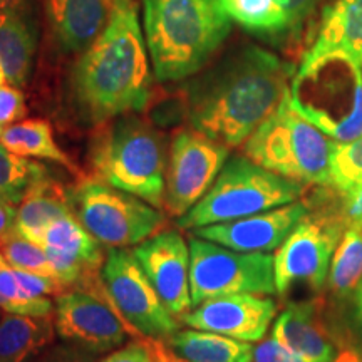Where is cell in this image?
<instances>
[{
  "instance_id": "6da1fadb",
  "label": "cell",
  "mask_w": 362,
  "mask_h": 362,
  "mask_svg": "<svg viewBox=\"0 0 362 362\" xmlns=\"http://www.w3.org/2000/svg\"><path fill=\"white\" fill-rule=\"evenodd\" d=\"M293 74L292 64L259 45L235 47L185 88L189 126L228 148L242 146L280 106Z\"/></svg>"
},
{
  "instance_id": "7a4b0ae2",
  "label": "cell",
  "mask_w": 362,
  "mask_h": 362,
  "mask_svg": "<svg viewBox=\"0 0 362 362\" xmlns=\"http://www.w3.org/2000/svg\"><path fill=\"white\" fill-rule=\"evenodd\" d=\"M151 69L136 0H111L103 30L72 66L69 98L79 119L99 126L146 110Z\"/></svg>"
},
{
  "instance_id": "3957f363",
  "label": "cell",
  "mask_w": 362,
  "mask_h": 362,
  "mask_svg": "<svg viewBox=\"0 0 362 362\" xmlns=\"http://www.w3.org/2000/svg\"><path fill=\"white\" fill-rule=\"evenodd\" d=\"M144 40L160 83L198 74L232 30L220 0H143Z\"/></svg>"
},
{
  "instance_id": "277c9868",
  "label": "cell",
  "mask_w": 362,
  "mask_h": 362,
  "mask_svg": "<svg viewBox=\"0 0 362 362\" xmlns=\"http://www.w3.org/2000/svg\"><path fill=\"white\" fill-rule=\"evenodd\" d=\"M88 163L89 176L163 210L166 141L146 119L129 112L99 124L90 138Z\"/></svg>"
},
{
  "instance_id": "5b68a950",
  "label": "cell",
  "mask_w": 362,
  "mask_h": 362,
  "mask_svg": "<svg viewBox=\"0 0 362 362\" xmlns=\"http://www.w3.org/2000/svg\"><path fill=\"white\" fill-rule=\"evenodd\" d=\"M288 99L298 115L337 143L362 133V69L347 52L302 57Z\"/></svg>"
},
{
  "instance_id": "8992f818",
  "label": "cell",
  "mask_w": 362,
  "mask_h": 362,
  "mask_svg": "<svg viewBox=\"0 0 362 362\" xmlns=\"http://www.w3.org/2000/svg\"><path fill=\"white\" fill-rule=\"evenodd\" d=\"M336 144V139L293 110L287 94L243 143V155L272 173L320 188L330 185V158Z\"/></svg>"
},
{
  "instance_id": "52a82bcc",
  "label": "cell",
  "mask_w": 362,
  "mask_h": 362,
  "mask_svg": "<svg viewBox=\"0 0 362 362\" xmlns=\"http://www.w3.org/2000/svg\"><path fill=\"white\" fill-rule=\"evenodd\" d=\"M307 185L262 168L250 158H228L208 193L176 220L181 230L221 223L269 211L305 197Z\"/></svg>"
},
{
  "instance_id": "ba28073f",
  "label": "cell",
  "mask_w": 362,
  "mask_h": 362,
  "mask_svg": "<svg viewBox=\"0 0 362 362\" xmlns=\"http://www.w3.org/2000/svg\"><path fill=\"white\" fill-rule=\"evenodd\" d=\"M309 211L293 226L274 255L277 296L284 297L293 285L304 282L322 292L334 252L347 230L341 197L329 187L309 198Z\"/></svg>"
},
{
  "instance_id": "9c48e42d",
  "label": "cell",
  "mask_w": 362,
  "mask_h": 362,
  "mask_svg": "<svg viewBox=\"0 0 362 362\" xmlns=\"http://www.w3.org/2000/svg\"><path fill=\"white\" fill-rule=\"evenodd\" d=\"M72 214L104 248H128L168 226V215L141 198L93 176L69 187Z\"/></svg>"
},
{
  "instance_id": "30bf717a",
  "label": "cell",
  "mask_w": 362,
  "mask_h": 362,
  "mask_svg": "<svg viewBox=\"0 0 362 362\" xmlns=\"http://www.w3.org/2000/svg\"><path fill=\"white\" fill-rule=\"evenodd\" d=\"M189 292L197 307L215 297L235 293L274 296V255L237 252L197 235L188 237Z\"/></svg>"
},
{
  "instance_id": "8fae6325",
  "label": "cell",
  "mask_w": 362,
  "mask_h": 362,
  "mask_svg": "<svg viewBox=\"0 0 362 362\" xmlns=\"http://www.w3.org/2000/svg\"><path fill=\"white\" fill-rule=\"evenodd\" d=\"M103 280L112 307L141 337L166 341L180 330V320L163 304L133 250L110 248Z\"/></svg>"
},
{
  "instance_id": "7c38bea8",
  "label": "cell",
  "mask_w": 362,
  "mask_h": 362,
  "mask_svg": "<svg viewBox=\"0 0 362 362\" xmlns=\"http://www.w3.org/2000/svg\"><path fill=\"white\" fill-rule=\"evenodd\" d=\"M228 149L193 128L180 129L171 139L163 211L175 220L187 215L215 183Z\"/></svg>"
},
{
  "instance_id": "4fadbf2b",
  "label": "cell",
  "mask_w": 362,
  "mask_h": 362,
  "mask_svg": "<svg viewBox=\"0 0 362 362\" xmlns=\"http://www.w3.org/2000/svg\"><path fill=\"white\" fill-rule=\"evenodd\" d=\"M272 337L310 362H361L324 297L288 302L275 319Z\"/></svg>"
},
{
  "instance_id": "5bb4252c",
  "label": "cell",
  "mask_w": 362,
  "mask_h": 362,
  "mask_svg": "<svg viewBox=\"0 0 362 362\" xmlns=\"http://www.w3.org/2000/svg\"><path fill=\"white\" fill-rule=\"evenodd\" d=\"M54 324L57 336L94 354L111 352L124 346L126 339L141 337L124 322L110 297L71 287L54 302Z\"/></svg>"
},
{
  "instance_id": "9a60e30c",
  "label": "cell",
  "mask_w": 362,
  "mask_h": 362,
  "mask_svg": "<svg viewBox=\"0 0 362 362\" xmlns=\"http://www.w3.org/2000/svg\"><path fill=\"white\" fill-rule=\"evenodd\" d=\"M133 253L171 315L180 320L193 309L189 292V245L183 235L176 230H163L133 247Z\"/></svg>"
},
{
  "instance_id": "2e32d148",
  "label": "cell",
  "mask_w": 362,
  "mask_h": 362,
  "mask_svg": "<svg viewBox=\"0 0 362 362\" xmlns=\"http://www.w3.org/2000/svg\"><path fill=\"white\" fill-rule=\"evenodd\" d=\"M274 298L259 293L215 297L193 307L180 319L192 329L208 330L245 342H260L277 317Z\"/></svg>"
},
{
  "instance_id": "e0dca14e",
  "label": "cell",
  "mask_w": 362,
  "mask_h": 362,
  "mask_svg": "<svg viewBox=\"0 0 362 362\" xmlns=\"http://www.w3.org/2000/svg\"><path fill=\"white\" fill-rule=\"evenodd\" d=\"M309 208V198L304 197L262 214L200 226L193 230V235L237 252L269 253L282 245Z\"/></svg>"
},
{
  "instance_id": "ac0fdd59",
  "label": "cell",
  "mask_w": 362,
  "mask_h": 362,
  "mask_svg": "<svg viewBox=\"0 0 362 362\" xmlns=\"http://www.w3.org/2000/svg\"><path fill=\"white\" fill-rule=\"evenodd\" d=\"M111 0H45L54 39L64 52H83L98 37Z\"/></svg>"
},
{
  "instance_id": "d6986e66",
  "label": "cell",
  "mask_w": 362,
  "mask_h": 362,
  "mask_svg": "<svg viewBox=\"0 0 362 362\" xmlns=\"http://www.w3.org/2000/svg\"><path fill=\"white\" fill-rule=\"evenodd\" d=\"M37 39L27 13L13 2L0 8V67L8 84L24 88L33 72Z\"/></svg>"
},
{
  "instance_id": "ffe728a7",
  "label": "cell",
  "mask_w": 362,
  "mask_h": 362,
  "mask_svg": "<svg viewBox=\"0 0 362 362\" xmlns=\"http://www.w3.org/2000/svg\"><path fill=\"white\" fill-rule=\"evenodd\" d=\"M72 214L69 188L45 173L34 181L17 206L16 226L22 237L39 243L54 220Z\"/></svg>"
},
{
  "instance_id": "44dd1931",
  "label": "cell",
  "mask_w": 362,
  "mask_h": 362,
  "mask_svg": "<svg viewBox=\"0 0 362 362\" xmlns=\"http://www.w3.org/2000/svg\"><path fill=\"white\" fill-rule=\"evenodd\" d=\"M344 51L362 69V0H334L325 6L317 37L302 57Z\"/></svg>"
},
{
  "instance_id": "7402d4cb",
  "label": "cell",
  "mask_w": 362,
  "mask_h": 362,
  "mask_svg": "<svg viewBox=\"0 0 362 362\" xmlns=\"http://www.w3.org/2000/svg\"><path fill=\"white\" fill-rule=\"evenodd\" d=\"M54 314L0 315V362H34L56 339Z\"/></svg>"
},
{
  "instance_id": "603a6c76",
  "label": "cell",
  "mask_w": 362,
  "mask_h": 362,
  "mask_svg": "<svg viewBox=\"0 0 362 362\" xmlns=\"http://www.w3.org/2000/svg\"><path fill=\"white\" fill-rule=\"evenodd\" d=\"M362 287V230L347 228L334 252L324 298L339 314H346Z\"/></svg>"
},
{
  "instance_id": "cb8c5ba5",
  "label": "cell",
  "mask_w": 362,
  "mask_h": 362,
  "mask_svg": "<svg viewBox=\"0 0 362 362\" xmlns=\"http://www.w3.org/2000/svg\"><path fill=\"white\" fill-rule=\"evenodd\" d=\"M166 346L185 362H253L252 342L221 336L208 330H176Z\"/></svg>"
},
{
  "instance_id": "d4e9b609",
  "label": "cell",
  "mask_w": 362,
  "mask_h": 362,
  "mask_svg": "<svg viewBox=\"0 0 362 362\" xmlns=\"http://www.w3.org/2000/svg\"><path fill=\"white\" fill-rule=\"evenodd\" d=\"M0 144L6 146L8 151L25 158H35V160H47L56 165L64 166L71 171L76 178H84L83 171L72 158L59 146L54 138L52 126L49 121L34 117V119H24L19 123L6 126L0 136Z\"/></svg>"
},
{
  "instance_id": "484cf974",
  "label": "cell",
  "mask_w": 362,
  "mask_h": 362,
  "mask_svg": "<svg viewBox=\"0 0 362 362\" xmlns=\"http://www.w3.org/2000/svg\"><path fill=\"white\" fill-rule=\"evenodd\" d=\"M288 0H220L230 21L257 37L270 42H291L288 33Z\"/></svg>"
},
{
  "instance_id": "4316f807",
  "label": "cell",
  "mask_w": 362,
  "mask_h": 362,
  "mask_svg": "<svg viewBox=\"0 0 362 362\" xmlns=\"http://www.w3.org/2000/svg\"><path fill=\"white\" fill-rule=\"evenodd\" d=\"M40 245L56 248L59 252L76 257L93 269L103 270L106 260L104 247L84 228L74 214L54 220L45 230Z\"/></svg>"
},
{
  "instance_id": "83f0119b",
  "label": "cell",
  "mask_w": 362,
  "mask_h": 362,
  "mask_svg": "<svg viewBox=\"0 0 362 362\" xmlns=\"http://www.w3.org/2000/svg\"><path fill=\"white\" fill-rule=\"evenodd\" d=\"M44 163L8 151L0 144V198L19 206L27 188L47 173Z\"/></svg>"
},
{
  "instance_id": "f1b7e54d",
  "label": "cell",
  "mask_w": 362,
  "mask_h": 362,
  "mask_svg": "<svg viewBox=\"0 0 362 362\" xmlns=\"http://www.w3.org/2000/svg\"><path fill=\"white\" fill-rule=\"evenodd\" d=\"M362 187V133L346 143H337L330 158V185L339 197L349 198Z\"/></svg>"
},
{
  "instance_id": "f546056e",
  "label": "cell",
  "mask_w": 362,
  "mask_h": 362,
  "mask_svg": "<svg viewBox=\"0 0 362 362\" xmlns=\"http://www.w3.org/2000/svg\"><path fill=\"white\" fill-rule=\"evenodd\" d=\"M0 253L13 269L57 279L56 270H54L44 247L33 242V240L22 237L16 228H12L6 237L0 238Z\"/></svg>"
},
{
  "instance_id": "4dcf8cb0",
  "label": "cell",
  "mask_w": 362,
  "mask_h": 362,
  "mask_svg": "<svg viewBox=\"0 0 362 362\" xmlns=\"http://www.w3.org/2000/svg\"><path fill=\"white\" fill-rule=\"evenodd\" d=\"M99 362H163L158 352V339L138 337L111 351Z\"/></svg>"
},
{
  "instance_id": "1f68e13d",
  "label": "cell",
  "mask_w": 362,
  "mask_h": 362,
  "mask_svg": "<svg viewBox=\"0 0 362 362\" xmlns=\"http://www.w3.org/2000/svg\"><path fill=\"white\" fill-rule=\"evenodd\" d=\"M27 115L25 98L21 88L12 84H0V128L19 123Z\"/></svg>"
},
{
  "instance_id": "d6a6232c",
  "label": "cell",
  "mask_w": 362,
  "mask_h": 362,
  "mask_svg": "<svg viewBox=\"0 0 362 362\" xmlns=\"http://www.w3.org/2000/svg\"><path fill=\"white\" fill-rule=\"evenodd\" d=\"M17 277H19L22 287L27 292L33 293L34 297H54L61 296L62 292H66L67 288H71V285H67L62 280L56 277H49V275L42 274H34V272L19 270L16 269Z\"/></svg>"
},
{
  "instance_id": "836d02e7",
  "label": "cell",
  "mask_w": 362,
  "mask_h": 362,
  "mask_svg": "<svg viewBox=\"0 0 362 362\" xmlns=\"http://www.w3.org/2000/svg\"><path fill=\"white\" fill-rule=\"evenodd\" d=\"M98 356L76 344L64 342L47 347L34 362H99Z\"/></svg>"
},
{
  "instance_id": "e575fe53",
  "label": "cell",
  "mask_w": 362,
  "mask_h": 362,
  "mask_svg": "<svg viewBox=\"0 0 362 362\" xmlns=\"http://www.w3.org/2000/svg\"><path fill=\"white\" fill-rule=\"evenodd\" d=\"M324 0H288L287 16H288V33H291V42L300 35L304 25L309 22L314 13L319 11Z\"/></svg>"
},
{
  "instance_id": "d590c367",
  "label": "cell",
  "mask_w": 362,
  "mask_h": 362,
  "mask_svg": "<svg viewBox=\"0 0 362 362\" xmlns=\"http://www.w3.org/2000/svg\"><path fill=\"white\" fill-rule=\"evenodd\" d=\"M253 362H310L296 352L284 347L277 339L269 337L260 341L253 349Z\"/></svg>"
},
{
  "instance_id": "8d00e7d4",
  "label": "cell",
  "mask_w": 362,
  "mask_h": 362,
  "mask_svg": "<svg viewBox=\"0 0 362 362\" xmlns=\"http://www.w3.org/2000/svg\"><path fill=\"white\" fill-rule=\"evenodd\" d=\"M339 317H341L344 336H346L347 344H349L352 352L362 362V312L347 309L346 314H339Z\"/></svg>"
},
{
  "instance_id": "74e56055",
  "label": "cell",
  "mask_w": 362,
  "mask_h": 362,
  "mask_svg": "<svg viewBox=\"0 0 362 362\" xmlns=\"http://www.w3.org/2000/svg\"><path fill=\"white\" fill-rule=\"evenodd\" d=\"M342 211L347 228L362 230V187L354 194H351L349 198H344Z\"/></svg>"
},
{
  "instance_id": "f35d334b",
  "label": "cell",
  "mask_w": 362,
  "mask_h": 362,
  "mask_svg": "<svg viewBox=\"0 0 362 362\" xmlns=\"http://www.w3.org/2000/svg\"><path fill=\"white\" fill-rule=\"evenodd\" d=\"M17 205L8 203L0 198V238L6 237L11 230L16 226Z\"/></svg>"
},
{
  "instance_id": "ab89813d",
  "label": "cell",
  "mask_w": 362,
  "mask_h": 362,
  "mask_svg": "<svg viewBox=\"0 0 362 362\" xmlns=\"http://www.w3.org/2000/svg\"><path fill=\"white\" fill-rule=\"evenodd\" d=\"M158 352H160L163 362H185L183 359H180V357L176 356L161 339H158Z\"/></svg>"
},
{
  "instance_id": "60d3db41",
  "label": "cell",
  "mask_w": 362,
  "mask_h": 362,
  "mask_svg": "<svg viewBox=\"0 0 362 362\" xmlns=\"http://www.w3.org/2000/svg\"><path fill=\"white\" fill-rule=\"evenodd\" d=\"M351 309L356 312H362V287H361V291L357 292V296L354 298V304H352Z\"/></svg>"
},
{
  "instance_id": "b9f144b4",
  "label": "cell",
  "mask_w": 362,
  "mask_h": 362,
  "mask_svg": "<svg viewBox=\"0 0 362 362\" xmlns=\"http://www.w3.org/2000/svg\"><path fill=\"white\" fill-rule=\"evenodd\" d=\"M11 4H12V0H0V8L11 6Z\"/></svg>"
},
{
  "instance_id": "7bdbcfd3",
  "label": "cell",
  "mask_w": 362,
  "mask_h": 362,
  "mask_svg": "<svg viewBox=\"0 0 362 362\" xmlns=\"http://www.w3.org/2000/svg\"><path fill=\"white\" fill-rule=\"evenodd\" d=\"M2 131H4V128H0V136H2Z\"/></svg>"
},
{
  "instance_id": "ee69618b",
  "label": "cell",
  "mask_w": 362,
  "mask_h": 362,
  "mask_svg": "<svg viewBox=\"0 0 362 362\" xmlns=\"http://www.w3.org/2000/svg\"><path fill=\"white\" fill-rule=\"evenodd\" d=\"M0 315H2V314H0Z\"/></svg>"
}]
</instances>
